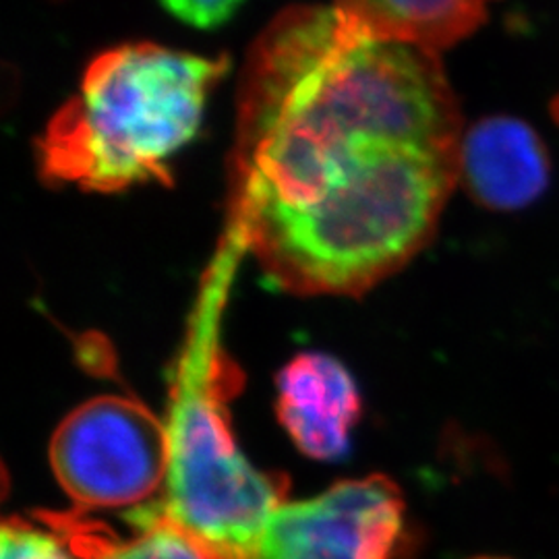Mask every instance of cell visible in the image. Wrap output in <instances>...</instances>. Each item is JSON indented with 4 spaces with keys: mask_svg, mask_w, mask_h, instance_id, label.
I'll use <instances>...</instances> for the list:
<instances>
[{
    "mask_svg": "<svg viewBox=\"0 0 559 559\" xmlns=\"http://www.w3.org/2000/svg\"><path fill=\"white\" fill-rule=\"evenodd\" d=\"M462 138L440 55L288 7L240 78L233 237L284 293L360 297L433 239Z\"/></svg>",
    "mask_w": 559,
    "mask_h": 559,
    "instance_id": "obj_1",
    "label": "cell"
},
{
    "mask_svg": "<svg viewBox=\"0 0 559 559\" xmlns=\"http://www.w3.org/2000/svg\"><path fill=\"white\" fill-rule=\"evenodd\" d=\"M230 240L203 280L170 388L168 475L158 506H147L205 559H251L270 516L286 498V480L242 456L228 413L235 381L222 346V311L239 260Z\"/></svg>",
    "mask_w": 559,
    "mask_h": 559,
    "instance_id": "obj_2",
    "label": "cell"
},
{
    "mask_svg": "<svg viewBox=\"0 0 559 559\" xmlns=\"http://www.w3.org/2000/svg\"><path fill=\"white\" fill-rule=\"evenodd\" d=\"M230 62L152 41L120 44L92 60L80 92L36 140L40 179L94 193L173 185L168 160L195 140L212 90Z\"/></svg>",
    "mask_w": 559,
    "mask_h": 559,
    "instance_id": "obj_3",
    "label": "cell"
},
{
    "mask_svg": "<svg viewBox=\"0 0 559 559\" xmlns=\"http://www.w3.org/2000/svg\"><path fill=\"white\" fill-rule=\"evenodd\" d=\"M50 466L83 510L143 503L166 485V425L138 400L92 399L57 427Z\"/></svg>",
    "mask_w": 559,
    "mask_h": 559,
    "instance_id": "obj_4",
    "label": "cell"
},
{
    "mask_svg": "<svg viewBox=\"0 0 559 559\" xmlns=\"http://www.w3.org/2000/svg\"><path fill=\"white\" fill-rule=\"evenodd\" d=\"M402 531L404 500L394 480H342L311 500L284 501L251 559H394Z\"/></svg>",
    "mask_w": 559,
    "mask_h": 559,
    "instance_id": "obj_5",
    "label": "cell"
},
{
    "mask_svg": "<svg viewBox=\"0 0 559 559\" xmlns=\"http://www.w3.org/2000/svg\"><path fill=\"white\" fill-rule=\"evenodd\" d=\"M551 158L539 133L516 117H487L464 131L460 182L483 207L516 212L547 191Z\"/></svg>",
    "mask_w": 559,
    "mask_h": 559,
    "instance_id": "obj_6",
    "label": "cell"
},
{
    "mask_svg": "<svg viewBox=\"0 0 559 559\" xmlns=\"http://www.w3.org/2000/svg\"><path fill=\"white\" fill-rule=\"evenodd\" d=\"M359 415L357 385L338 360L302 353L280 371V423L302 454L318 460L344 456Z\"/></svg>",
    "mask_w": 559,
    "mask_h": 559,
    "instance_id": "obj_7",
    "label": "cell"
},
{
    "mask_svg": "<svg viewBox=\"0 0 559 559\" xmlns=\"http://www.w3.org/2000/svg\"><path fill=\"white\" fill-rule=\"evenodd\" d=\"M496 0H334V9L371 38L441 50L473 36Z\"/></svg>",
    "mask_w": 559,
    "mask_h": 559,
    "instance_id": "obj_8",
    "label": "cell"
},
{
    "mask_svg": "<svg viewBox=\"0 0 559 559\" xmlns=\"http://www.w3.org/2000/svg\"><path fill=\"white\" fill-rule=\"evenodd\" d=\"M41 522L59 533L78 559H140L135 540H120L98 522L75 514H46Z\"/></svg>",
    "mask_w": 559,
    "mask_h": 559,
    "instance_id": "obj_9",
    "label": "cell"
},
{
    "mask_svg": "<svg viewBox=\"0 0 559 559\" xmlns=\"http://www.w3.org/2000/svg\"><path fill=\"white\" fill-rule=\"evenodd\" d=\"M0 559H78L55 528H38L21 519L4 520Z\"/></svg>",
    "mask_w": 559,
    "mask_h": 559,
    "instance_id": "obj_10",
    "label": "cell"
},
{
    "mask_svg": "<svg viewBox=\"0 0 559 559\" xmlns=\"http://www.w3.org/2000/svg\"><path fill=\"white\" fill-rule=\"evenodd\" d=\"M135 524L140 526V535L133 540L141 559H205L170 524L156 519L145 508L135 512Z\"/></svg>",
    "mask_w": 559,
    "mask_h": 559,
    "instance_id": "obj_11",
    "label": "cell"
},
{
    "mask_svg": "<svg viewBox=\"0 0 559 559\" xmlns=\"http://www.w3.org/2000/svg\"><path fill=\"white\" fill-rule=\"evenodd\" d=\"M162 7L177 20L198 27L216 29L233 20L245 0H160Z\"/></svg>",
    "mask_w": 559,
    "mask_h": 559,
    "instance_id": "obj_12",
    "label": "cell"
},
{
    "mask_svg": "<svg viewBox=\"0 0 559 559\" xmlns=\"http://www.w3.org/2000/svg\"><path fill=\"white\" fill-rule=\"evenodd\" d=\"M473 559H508V558H493V556H483V558H473Z\"/></svg>",
    "mask_w": 559,
    "mask_h": 559,
    "instance_id": "obj_13",
    "label": "cell"
}]
</instances>
